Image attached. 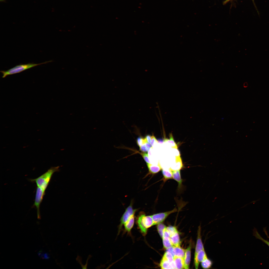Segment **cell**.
<instances>
[{"label":"cell","instance_id":"1","mask_svg":"<svg viewBox=\"0 0 269 269\" xmlns=\"http://www.w3.org/2000/svg\"><path fill=\"white\" fill-rule=\"evenodd\" d=\"M104 122L100 121L76 128L58 126L53 128H41L34 130L14 141H3L0 143L5 148L4 155L8 156L15 151L38 146L55 138Z\"/></svg>","mask_w":269,"mask_h":269},{"label":"cell","instance_id":"2","mask_svg":"<svg viewBox=\"0 0 269 269\" xmlns=\"http://www.w3.org/2000/svg\"><path fill=\"white\" fill-rule=\"evenodd\" d=\"M10 1V0H0V3L3 4L8 3Z\"/></svg>","mask_w":269,"mask_h":269}]
</instances>
